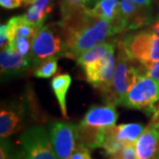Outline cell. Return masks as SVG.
<instances>
[{
	"instance_id": "cell-1",
	"label": "cell",
	"mask_w": 159,
	"mask_h": 159,
	"mask_svg": "<svg viewBox=\"0 0 159 159\" xmlns=\"http://www.w3.org/2000/svg\"><path fill=\"white\" fill-rule=\"evenodd\" d=\"M61 13L66 57L76 60L85 51L115 34L111 25L94 14L87 6L64 0Z\"/></svg>"
},
{
	"instance_id": "cell-2",
	"label": "cell",
	"mask_w": 159,
	"mask_h": 159,
	"mask_svg": "<svg viewBox=\"0 0 159 159\" xmlns=\"http://www.w3.org/2000/svg\"><path fill=\"white\" fill-rule=\"evenodd\" d=\"M118 57L112 79L103 90L102 98L106 104L122 105L127 92L140 76L145 74V65L131 58L118 42Z\"/></svg>"
},
{
	"instance_id": "cell-3",
	"label": "cell",
	"mask_w": 159,
	"mask_h": 159,
	"mask_svg": "<svg viewBox=\"0 0 159 159\" xmlns=\"http://www.w3.org/2000/svg\"><path fill=\"white\" fill-rule=\"evenodd\" d=\"M65 52L66 41L61 22L43 26L37 29L30 54L34 66L48 58L65 57Z\"/></svg>"
},
{
	"instance_id": "cell-4",
	"label": "cell",
	"mask_w": 159,
	"mask_h": 159,
	"mask_svg": "<svg viewBox=\"0 0 159 159\" xmlns=\"http://www.w3.org/2000/svg\"><path fill=\"white\" fill-rule=\"evenodd\" d=\"M19 144L18 159H57L50 134L43 126H33L23 132Z\"/></svg>"
},
{
	"instance_id": "cell-5",
	"label": "cell",
	"mask_w": 159,
	"mask_h": 159,
	"mask_svg": "<svg viewBox=\"0 0 159 159\" xmlns=\"http://www.w3.org/2000/svg\"><path fill=\"white\" fill-rule=\"evenodd\" d=\"M119 43L131 58L145 66L159 60V36L154 32L130 34Z\"/></svg>"
},
{
	"instance_id": "cell-6",
	"label": "cell",
	"mask_w": 159,
	"mask_h": 159,
	"mask_svg": "<svg viewBox=\"0 0 159 159\" xmlns=\"http://www.w3.org/2000/svg\"><path fill=\"white\" fill-rule=\"evenodd\" d=\"M157 101H159V81L142 75L127 92L122 105L142 111L149 115L156 111L155 103Z\"/></svg>"
},
{
	"instance_id": "cell-7",
	"label": "cell",
	"mask_w": 159,
	"mask_h": 159,
	"mask_svg": "<svg viewBox=\"0 0 159 159\" xmlns=\"http://www.w3.org/2000/svg\"><path fill=\"white\" fill-rule=\"evenodd\" d=\"M140 123H128L111 125L102 129L100 148L110 156L127 145H134L137 139L144 130Z\"/></svg>"
},
{
	"instance_id": "cell-8",
	"label": "cell",
	"mask_w": 159,
	"mask_h": 159,
	"mask_svg": "<svg viewBox=\"0 0 159 159\" xmlns=\"http://www.w3.org/2000/svg\"><path fill=\"white\" fill-rule=\"evenodd\" d=\"M49 134L57 159H70L77 145L78 125L53 120L49 124Z\"/></svg>"
},
{
	"instance_id": "cell-9",
	"label": "cell",
	"mask_w": 159,
	"mask_h": 159,
	"mask_svg": "<svg viewBox=\"0 0 159 159\" xmlns=\"http://www.w3.org/2000/svg\"><path fill=\"white\" fill-rule=\"evenodd\" d=\"M37 29L23 16L11 18L6 24L8 46L13 47L24 56L30 57L32 43Z\"/></svg>"
},
{
	"instance_id": "cell-10",
	"label": "cell",
	"mask_w": 159,
	"mask_h": 159,
	"mask_svg": "<svg viewBox=\"0 0 159 159\" xmlns=\"http://www.w3.org/2000/svg\"><path fill=\"white\" fill-rule=\"evenodd\" d=\"M115 47L104 56L95 62L89 64L82 68L85 73L87 81L94 88L103 90L110 84L116 67Z\"/></svg>"
},
{
	"instance_id": "cell-11",
	"label": "cell",
	"mask_w": 159,
	"mask_h": 159,
	"mask_svg": "<svg viewBox=\"0 0 159 159\" xmlns=\"http://www.w3.org/2000/svg\"><path fill=\"white\" fill-rule=\"evenodd\" d=\"M33 66L31 57L24 56L11 46L1 50L0 67L2 77H14L25 73Z\"/></svg>"
},
{
	"instance_id": "cell-12",
	"label": "cell",
	"mask_w": 159,
	"mask_h": 159,
	"mask_svg": "<svg viewBox=\"0 0 159 159\" xmlns=\"http://www.w3.org/2000/svg\"><path fill=\"white\" fill-rule=\"evenodd\" d=\"M91 11L97 16L108 21L111 25L115 34L125 30L119 0H96Z\"/></svg>"
},
{
	"instance_id": "cell-13",
	"label": "cell",
	"mask_w": 159,
	"mask_h": 159,
	"mask_svg": "<svg viewBox=\"0 0 159 159\" xmlns=\"http://www.w3.org/2000/svg\"><path fill=\"white\" fill-rule=\"evenodd\" d=\"M137 159H159V129L147 125L134 143Z\"/></svg>"
},
{
	"instance_id": "cell-14",
	"label": "cell",
	"mask_w": 159,
	"mask_h": 159,
	"mask_svg": "<svg viewBox=\"0 0 159 159\" xmlns=\"http://www.w3.org/2000/svg\"><path fill=\"white\" fill-rule=\"evenodd\" d=\"M118 112L114 104L104 106H92L86 113L80 124L97 128H104L114 125L118 119Z\"/></svg>"
},
{
	"instance_id": "cell-15",
	"label": "cell",
	"mask_w": 159,
	"mask_h": 159,
	"mask_svg": "<svg viewBox=\"0 0 159 159\" xmlns=\"http://www.w3.org/2000/svg\"><path fill=\"white\" fill-rule=\"evenodd\" d=\"M53 0H37L22 16L31 25L40 29L53 10Z\"/></svg>"
},
{
	"instance_id": "cell-16",
	"label": "cell",
	"mask_w": 159,
	"mask_h": 159,
	"mask_svg": "<svg viewBox=\"0 0 159 159\" xmlns=\"http://www.w3.org/2000/svg\"><path fill=\"white\" fill-rule=\"evenodd\" d=\"M23 127L21 114L12 109H1L0 113V136L7 138L17 133Z\"/></svg>"
},
{
	"instance_id": "cell-17",
	"label": "cell",
	"mask_w": 159,
	"mask_h": 159,
	"mask_svg": "<svg viewBox=\"0 0 159 159\" xmlns=\"http://www.w3.org/2000/svg\"><path fill=\"white\" fill-rule=\"evenodd\" d=\"M72 82L71 76L67 74H58L51 80V88L57 98L60 111L64 118L67 119V108L66 102V97Z\"/></svg>"
},
{
	"instance_id": "cell-18",
	"label": "cell",
	"mask_w": 159,
	"mask_h": 159,
	"mask_svg": "<svg viewBox=\"0 0 159 159\" xmlns=\"http://www.w3.org/2000/svg\"><path fill=\"white\" fill-rule=\"evenodd\" d=\"M115 47V44L111 42H102L97 45L92 47L91 49L82 53L77 59L76 62L81 67L85 66L89 64L95 62L96 60L102 57L109 51Z\"/></svg>"
},
{
	"instance_id": "cell-19",
	"label": "cell",
	"mask_w": 159,
	"mask_h": 159,
	"mask_svg": "<svg viewBox=\"0 0 159 159\" xmlns=\"http://www.w3.org/2000/svg\"><path fill=\"white\" fill-rule=\"evenodd\" d=\"M57 57L48 58L39 63L34 70V76L37 78L47 79L51 78L57 71Z\"/></svg>"
},
{
	"instance_id": "cell-20",
	"label": "cell",
	"mask_w": 159,
	"mask_h": 159,
	"mask_svg": "<svg viewBox=\"0 0 159 159\" xmlns=\"http://www.w3.org/2000/svg\"><path fill=\"white\" fill-rule=\"evenodd\" d=\"M110 159H137L134 145H127L109 156Z\"/></svg>"
},
{
	"instance_id": "cell-21",
	"label": "cell",
	"mask_w": 159,
	"mask_h": 159,
	"mask_svg": "<svg viewBox=\"0 0 159 159\" xmlns=\"http://www.w3.org/2000/svg\"><path fill=\"white\" fill-rule=\"evenodd\" d=\"M0 159H18V152L13 150L11 143L6 138H1Z\"/></svg>"
},
{
	"instance_id": "cell-22",
	"label": "cell",
	"mask_w": 159,
	"mask_h": 159,
	"mask_svg": "<svg viewBox=\"0 0 159 159\" xmlns=\"http://www.w3.org/2000/svg\"><path fill=\"white\" fill-rule=\"evenodd\" d=\"M70 159H91L89 148L77 143Z\"/></svg>"
},
{
	"instance_id": "cell-23",
	"label": "cell",
	"mask_w": 159,
	"mask_h": 159,
	"mask_svg": "<svg viewBox=\"0 0 159 159\" xmlns=\"http://www.w3.org/2000/svg\"><path fill=\"white\" fill-rule=\"evenodd\" d=\"M144 75L159 81V60L152 63L148 66H145Z\"/></svg>"
},
{
	"instance_id": "cell-24",
	"label": "cell",
	"mask_w": 159,
	"mask_h": 159,
	"mask_svg": "<svg viewBox=\"0 0 159 159\" xmlns=\"http://www.w3.org/2000/svg\"><path fill=\"white\" fill-rule=\"evenodd\" d=\"M0 5L6 9H15L22 6L21 0H0Z\"/></svg>"
},
{
	"instance_id": "cell-25",
	"label": "cell",
	"mask_w": 159,
	"mask_h": 159,
	"mask_svg": "<svg viewBox=\"0 0 159 159\" xmlns=\"http://www.w3.org/2000/svg\"><path fill=\"white\" fill-rule=\"evenodd\" d=\"M9 45V41L7 37V30H6V25H1L0 27V47L1 50L6 48Z\"/></svg>"
},
{
	"instance_id": "cell-26",
	"label": "cell",
	"mask_w": 159,
	"mask_h": 159,
	"mask_svg": "<svg viewBox=\"0 0 159 159\" xmlns=\"http://www.w3.org/2000/svg\"><path fill=\"white\" fill-rule=\"evenodd\" d=\"M148 125L159 129V106L156 109V111L152 114V117H151V119H150Z\"/></svg>"
},
{
	"instance_id": "cell-27",
	"label": "cell",
	"mask_w": 159,
	"mask_h": 159,
	"mask_svg": "<svg viewBox=\"0 0 159 159\" xmlns=\"http://www.w3.org/2000/svg\"><path fill=\"white\" fill-rule=\"evenodd\" d=\"M69 3L72 4H76V5H83V6H89L93 3H95L96 0H66Z\"/></svg>"
},
{
	"instance_id": "cell-28",
	"label": "cell",
	"mask_w": 159,
	"mask_h": 159,
	"mask_svg": "<svg viewBox=\"0 0 159 159\" xmlns=\"http://www.w3.org/2000/svg\"><path fill=\"white\" fill-rule=\"evenodd\" d=\"M152 30L154 33H156L159 36V20L152 26Z\"/></svg>"
},
{
	"instance_id": "cell-29",
	"label": "cell",
	"mask_w": 159,
	"mask_h": 159,
	"mask_svg": "<svg viewBox=\"0 0 159 159\" xmlns=\"http://www.w3.org/2000/svg\"><path fill=\"white\" fill-rule=\"evenodd\" d=\"M23 3V6H32L37 0H21Z\"/></svg>"
}]
</instances>
